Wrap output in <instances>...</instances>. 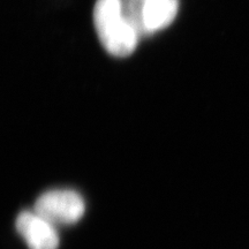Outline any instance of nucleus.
<instances>
[{
  "mask_svg": "<svg viewBox=\"0 0 249 249\" xmlns=\"http://www.w3.org/2000/svg\"><path fill=\"white\" fill-rule=\"evenodd\" d=\"M124 11L140 37L152 35L173 22L179 0H123Z\"/></svg>",
  "mask_w": 249,
  "mask_h": 249,
  "instance_id": "nucleus-2",
  "label": "nucleus"
},
{
  "mask_svg": "<svg viewBox=\"0 0 249 249\" xmlns=\"http://www.w3.org/2000/svg\"><path fill=\"white\" fill-rule=\"evenodd\" d=\"M93 23L102 45L114 57H127L135 51L141 37L127 18L123 0H97Z\"/></svg>",
  "mask_w": 249,
  "mask_h": 249,
  "instance_id": "nucleus-1",
  "label": "nucleus"
},
{
  "mask_svg": "<svg viewBox=\"0 0 249 249\" xmlns=\"http://www.w3.org/2000/svg\"><path fill=\"white\" fill-rule=\"evenodd\" d=\"M18 234L29 249H58L60 244L57 226L33 211H22L15 222Z\"/></svg>",
  "mask_w": 249,
  "mask_h": 249,
  "instance_id": "nucleus-4",
  "label": "nucleus"
},
{
  "mask_svg": "<svg viewBox=\"0 0 249 249\" xmlns=\"http://www.w3.org/2000/svg\"><path fill=\"white\" fill-rule=\"evenodd\" d=\"M34 210L55 226L73 225L85 214L86 203L73 189H51L37 198Z\"/></svg>",
  "mask_w": 249,
  "mask_h": 249,
  "instance_id": "nucleus-3",
  "label": "nucleus"
}]
</instances>
